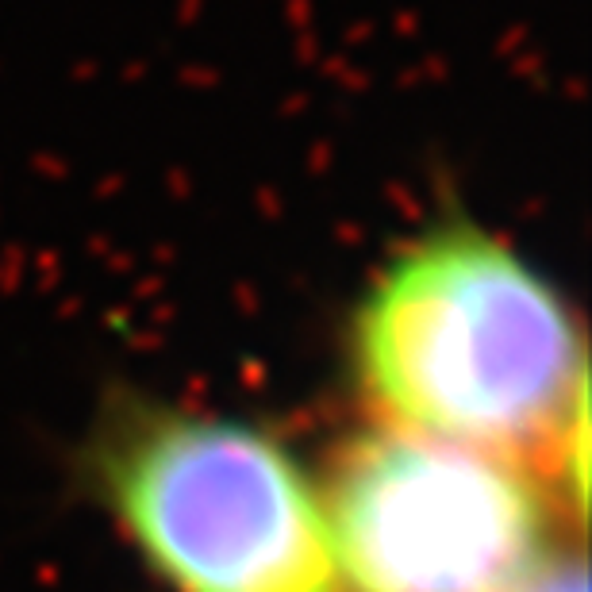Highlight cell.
<instances>
[{
	"label": "cell",
	"mask_w": 592,
	"mask_h": 592,
	"mask_svg": "<svg viewBox=\"0 0 592 592\" xmlns=\"http://www.w3.org/2000/svg\"><path fill=\"white\" fill-rule=\"evenodd\" d=\"M354 366L385 427L585 477L577 323L481 231H439L381 273L354 323Z\"/></svg>",
	"instance_id": "6da1fadb"
},
{
	"label": "cell",
	"mask_w": 592,
	"mask_h": 592,
	"mask_svg": "<svg viewBox=\"0 0 592 592\" xmlns=\"http://www.w3.org/2000/svg\"><path fill=\"white\" fill-rule=\"evenodd\" d=\"M104 481L131 543L177 592H335L323 500L250 423L150 412L112 443Z\"/></svg>",
	"instance_id": "7a4b0ae2"
},
{
	"label": "cell",
	"mask_w": 592,
	"mask_h": 592,
	"mask_svg": "<svg viewBox=\"0 0 592 592\" xmlns=\"http://www.w3.org/2000/svg\"><path fill=\"white\" fill-rule=\"evenodd\" d=\"M323 516L354 592H516L546 562L543 496L516 462L385 423L346 443Z\"/></svg>",
	"instance_id": "3957f363"
},
{
	"label": "cell",
	"mask_w": 592,
	"mask_h": 592,
	"mask_svg": "<svg viewBox=\"0 0 592 592\" xmlns=\"http://www.w3.org/2000/svg\"><path fill=\"white\" fill-rule=\"evenodd\" d=\"M516 592H589L585 566L581 562H562V558H546Z\"/></svg>",
	"instance_id": "277c9868"
}]
</instances>
